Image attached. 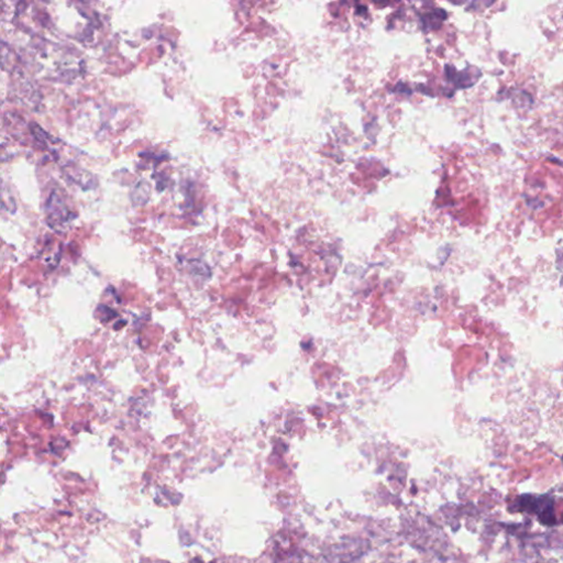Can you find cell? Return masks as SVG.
<instances>
[{
	"label": "cell",
	"mask_w": 563,
	"mask_h": 563,
	"mask_svg": "<svg viewBox=\"0 0 563 563\" xmlns=\"http://www.w3.org/2000/svg\"><path fill=\"white\" fill-rule=\"evenodd\" d=\"M46 222L56 232H63L75 219V212L71 210L66 192L54 188L44 205Z\"/></svg>",
	"instance_id": "cell-1"
},
{
	"label": "cell",
	"mask_w": 563,
	"mask_h": 563,
	"mask_svg": "<svg viewBox=\"0 0 563 563\" xmlns=\"http://www.w3.org/2000/svg\"><path fill=\"white\" fill-rule=\"evenodd\" d=\"M520 512H528L538 516V520L544 526L552 527L557 525L554 502L549 496L522 495L516 502Z\"/></svg>",
	"instance_id": "cell-2"
},
{
	"label": "cell",
	"mask_w": 563,
	"mask_h": 563,
	"mask_svg": "<svg viewBox=\"0 0 563 563\" xmlns=\"http://www.w3.org/2000/svg\"><path fill=\"white\" fill-rule=\"evenodd\" d=\"M368 544L364 540H351L349 544L338 547L337 554H334L332 561L337 563H351L363 556L368 550Z\"/></svg>",
	"instance_id": "cell-3"
},
{
	"label": "cell",
	"mask_w": 563,
	"mask_h": 563,
	"mask_svg": "<svg viewBox=\"0 0 563 563\" xmlns=\"http://www.w3.org/2000/svg\"><path fill=\"white\" fill-rule=\"evenodd\" d=\"M445 76L449 82L453 83L455 87L459 89L470 88L477 82V78L480 76H475V73H479L480 70L473 68V71H469L465 68L463 71L457 72L455 66H445Z\"/></svg>",
	"instance_id": "cell-4"
},
{
	"label": "cell",
	"mask_w": 563,
	"mask_h": 563,
	"mask_svg": "<svg viewBox=\"0 0 563 563\" xmlns=\"http://www.w3.org/2000/svg\"><path fill=\"white\" fill-rule=\"evenodd\" d=\"M19 56L12 50L11 46H8L5 42L0 40V66L6 72L10 74H15L20 68Z\"/></svg>",
	"instance_id": "cell-5"
},
{
	"label": "cell",
	"mask_w": 563,
	"mask_h": 563,
	"mask_svg": "<svg viewBox=\"0 0 563 563\" xmlns=\"http://www.w3.org/2000/svg\"><path fill=\"white\" fill-rule=\"evenodd\" d=\"M447 12L443 9H439V8L433 9L430 12L424 14V15H420L419 21H420L421 29L424 30V32L429 31V30L438 29V28H440L443 21L447 19Z\"/></svg>",
	"instance_id": "cell-6"
},
{
	"label": "cell",
	"mask_w": 563,
	"mask_h": 563,
	"mask_svg": "<svg viewBox=\"0 0 563 563\" xmlns=\"http://www.w3.org/2000/svg\"><path fill=\"white\" fill-rule=\"evenodd\" d=\"M63 172L66 177L70 178L73 183L78 184L84 188L94 187L95 178L89 172L83 171L81 169H75V166H66L63 167Z\"/></svg>",
	"instance_id": "cell-7"
},
{
	"label": "cell",
	"mask_w": 563,
	"mask_h": 563,
	"mask_svg": "<svg viewBox=\"0 0 563 563\" xmlns=\"http://www.w3.org/2000/svg\"><path fill=\"white\" fill-rule=\"evenodd\" d=\"M16 210H17V204L15 197L8 188L7 184L4 183L3 180L0 178V210L14 214Z\"/></svg>",
	"instance_id": "cell-8"
},
{
	"label": "cell",
	"mask_w": 563,
	"mask_h": 563,
	"mask_svg": "<svg viewBox=\"0 0 563 563\" xmlns=\"http://www.w3.org/2000/svg\"><path fill=\"white\" fill-rule=\"evenodd\" d=\"M97 313L100 315V319L103 321H110L111 318L116 316L115 311H111V309H109V307H106V306H99L98 309H97Z\"/></svg>",
	"instance_id": "cell-9"
}]
</instances>
